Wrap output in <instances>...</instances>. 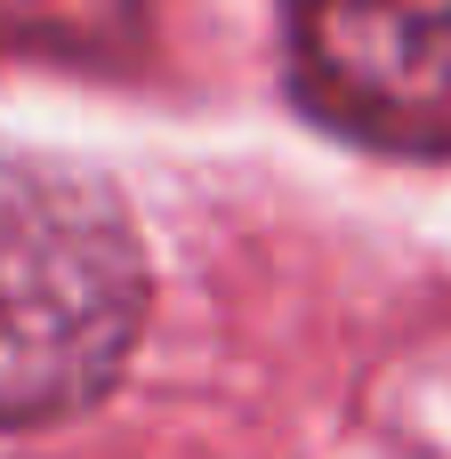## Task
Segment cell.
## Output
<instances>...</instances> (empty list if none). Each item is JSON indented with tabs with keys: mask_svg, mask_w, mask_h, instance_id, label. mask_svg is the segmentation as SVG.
Wrapping results in <instances>:
<instances>
[{
	"mask_svg": "<svg viewBox=\"0 0 451 459\" xmlns=\"http://www.w3.org/2000/svg\"><path fill=\"white\" fill-rule=\"evenodd\" d=\"M145 331V250L113 186L0 137V428L89 411Z\"/></svg>",
	"mask_w": 451,
	"mask_h": 459,
	"instance_id": "1",
	"label": "cell"
},
{
	"mask_svg": "<svg viewBox=\"0 0 451 459\" xmlns=\"http://www.w3.org/2000/svg\"><path fill=\"white\" fill-rule=\"evenodd\" d=\"M291 89L379 153H451V0H282Z\"/></svg>",
	"mask_w": 451,
	"mask_h": 459,
	"instance_id": "2",
	"label": "cell"
},
{
	"mask_svg": "<svg viewBox=\"0 0 451 459\" xmlns=\"http://www.w3.org/2000/svg\"><path fill=\"white\" fill-rule=\"evenodd\" d=\"M137 8L145 0H0V32L16 48H40V56L113 65L137 40Z\"/></svg>",
	"mask_w": 451,
	"mask_h": 459,
	"instance_id": "3",
	"label": "cell"
}]
</instances>
